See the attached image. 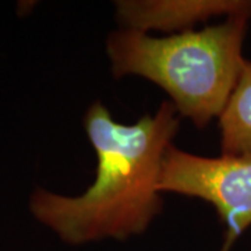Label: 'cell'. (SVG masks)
Segmentation results:
<instances>
[{
	"instance_id": "6da1fadb",
	"label": "cell",
	"mask_w": 251,
	"mask_h": 251,
	"mask_svg": "<svg viewBox=\"0 0 251 251\" xmlns=\"http://www.w3.org/2000/svg\"><path fill=\"white\" fill-rule=\"evenodd\" d=\"M84 127L98 158L95 181L77 197L36 188L29 198L31 214L72 246L143 233L162 209L159 177L179 128L176 108L163 102L155 115L122 125L95 102Z\"/></svg>"
},
{
	"instance_id": "7a4b0ae2",
	"label": "cell",
	"mask_w": 251,
	"mask_h": 251,
	"mask_svg": "<svg viewBox=\"0 0 251 251\" xmlns=\"http://www.w3.org/2000/svg\"><path fill=\"white\" fill-rule=\"evenodd\" d=\"M251 14H236L222 24L155 38L120 29L108 39L115 77L141 75L171 95L173 106L204 128L219 117L242 74V48Z\"/></svg>"
},
{
	"instance_id": "3957f363",
	"label": "cell",
	"mask_w": 251,
	"mask_h": 251,
	"mask_svg": "<svg viewBox=\"0 0 251 251\" xmlns=\"http://www.w3.org/2000/svg\"><path fill=\"white\" fill-rule=\"evenodd\" d=\"M159 191L202 198L226 227L222 251L251 226V155L198 156L171 145L163 156Z\"/></svg>"
},
{
	"instance_id": "277c9868",
	"label": "cell",
	"mask_w": 251,
	"mask_h": 251,
	"mask_svg": "<svg viewBox=\"0 0 251 251\" xmlns=\"http://www.w3.org/2000/svg\"><path fill=\"white\" fill-rule=\"evenodd\" d=\"M115 4L117 17L126 28L141 32H186L215 16L251 14V0H120Z\"/></svg>"
},
{
	"instance_id": "5b68a950",
	"label": "cell",
	"mask_w": 251,
	"mask_h": 251,
	"mask_svg": "<svg viewBox=\"0 0 251 251\" xmlns=\"http://www.w3.org/2000/svg\"><path fill=\"white\" fill-rule=\"evenodd\" d=\"M221 147L226 155H251V62L246 60L230 98L219 116Z\"/></svg>"
}]
</instances>
